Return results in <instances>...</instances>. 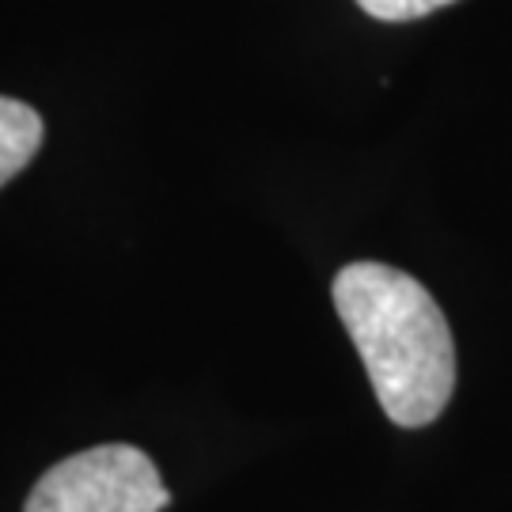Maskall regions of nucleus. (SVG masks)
I'll return each mask as SVG.
<instances>
[{
  "label": "nucleus",
  "mask_w": 512,
  "mask_h": 512,
  "mask_svg": "<svg viewBox=\"0 0 512 512\" xmlns=\"http://www.w3.org/2000/svg\"><path fill=\"white\" fill-rule=\"evenodd\" d=\"M42 118L35 107L0 95V186L12 183L42 148Z\"/></svg>",
  "instance_id": "nucleus-3"
},
{
  "label": "nucleus",
  "mask_w": 512,
  "mask_h": 512,
  "mask_svg": "<svg viewBox=\"0 0 512 512\" xmlns=\"http://www.w3.org/2000/svg\"><path fill=\"white\" fill-rule=\"evenodd\" d=\"M171 490L133 444H99L54 463L23 512H164Z\"/></svg>",
  "instance_id": "nucleus-2"
},
{
  "label": "nucleus",
  "mask_w": 512,
  "mask_h": 512,
  "mask_svg": "<svg viewBox=\"0 0 512 512\" xmlns=\"http://www.w3.org/2000/svg\"><path fill=\"white\" fill-rule=\"evenodd\" d=\"M456 0H357V8L368 12L372 19H384V23H406V19H425L448 8Z\"/></svg>",
  "instance_id": "nucleus-4"
},
{
  "label": "nucleus",
  "mask_w": 512,
  "mask_h": 512,
  "mask_svg": "<svg viewBox=\"0 0 512 512\" xmlns=\"http://www.w3.org/2000/svg\"><path fill=\"white\" fill-rule=\"evenodd\" d=\"M330 293L387 418L403 429L437 421L456 391V342L429 289L384 262H349Z\"/></svg>",
  "instance_id": "nucleus-1"
}]
</instances>
